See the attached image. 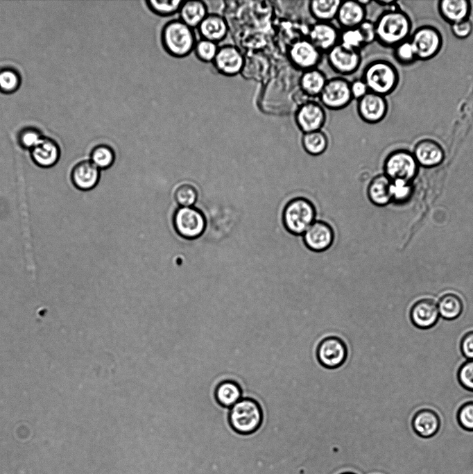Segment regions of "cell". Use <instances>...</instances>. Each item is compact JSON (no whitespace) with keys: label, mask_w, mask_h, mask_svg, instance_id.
<instances>
[{"label":"cell","mask_w":473,"mask_h":474,"mask_svg":"<svg viewBox=\"0 0 473 474\" xmlns=\"http://www.w3.org/2000/svg\"><path fill=\"white\" fill-rule=\"evenodd\" d=\"M375 24L376 40L384 46L394 48L410 37L411 20L399 8L384 11Z\"/></svg>","instance_id":"6da1fadb"},{"label":"cell","mask_w":473,"mask_h":474,"mask_svg":"<svg viewBox=\"0 0 473 474\" xmlns=\"http://www.w3.org/2000/svg\"><path fill=\"white\" fill-rule=\"evenodd\" d=\"M160 42L169 56L182 58L194 51L197 38L194 29L178 18L164 24L160 32Z\"/></svg>","instance_id":"7a4b0ae2"},{"label":"cell","mask_w":473,"mask_h":474,"mask_svg":"<svg viewBox=\"0 0 473 474\" xmlns=\"http://www.w3.org/2000/svg\"><path fill=\"white\" fill-rule=\"evenodd\" d=\"M262 422V408L253 398H242L229 409V425L239 434L248 435L255 432Z\"/></svg>","instance_id":"3957f363"},{"label":"cell","mask_w":473,"mask_h":474,"mask_svg":"<svg viewBox=\"0 0 473 474\" xmlns=\"http://www.w3.org/2000/svg\"><path fill=\"white\" fill-rule=\"evenodd\" d=\"M361 78L366 83L369 92L384 96L391 94L399 83V74L389 61L375 60L366 65Z\"/></svg>","instance_id":"277c9868"},{"label":"cell","mask_w":473,"mask_h":474,"mask_svg":"<svg viewBox=\"0 0 473 474\" xmlns=\"http://www.w3.org/2000/svg\"><path fill=\"white\" fill-rule=\"evenodd\" d=\"M316 211L309 199L297 197L289 201L282 211V223L292 235H301L315 221Z\"/></svg>","instance_id":"5b68a950"},{"label":"cell","mask_w":473,"mask_h":474,"mask_svg":"<svg viewBox=\"0 0 473 474\" xmlns=\"http://www.w3.org/2000/svg\"><path fill=\"white\" fill-rule=\"evenodd\" d=\"M350 81L343 76L328 78L318 96L319 102L330 110H340L347 107L354 100L350 92Z\"/></svg>","instance_id":"8992f818"},{"label":"cell","mask_w":473,"mask_h":474,"mask_svg":"<svg viewBox=\"0 0 473 474\" xmlns=\"http://www.w3.org/2000/svg\"><path fill=\"white\" fill-rule=\"evenodd\" d=\"M417 161L413 154L406 150L390 153L384 162L386 176L392 182L410 183L417 172Z\"/></svg>","instance_id":"52a82bcc"},{"label":"cell","mask_w":473,"mask_h":474,"mask_svg":"<svg viewBox=\"0 0 473 474\" xmlns=\"http://www.w3.org/2000/svg\"><path fill=\"white\" fill-rule=\"evenodd\" d=\"M409 40L412 43L417 60H427L435 57L441 50L442 37L440 32L431 26H422L415 29Z\"/></svg>","instance_id":"ba28073f"},{"label":"cell","mask_w":473,"mask_h":474,"mask_svg":"<svg viewBox=\"0 0 473 474\" xmlns=\"http://www.w3.org/2000/svg\"><path fill=\"white\" fill-rule=\"evenodd\" d=\"M173 223L179 235L190 239L200 237L206 226L203 214L192 206L177 209L173 214Z\"/></svg>","instance_id":"9c48e42d"},{"label":"cell","mask_w":473,"mask_h":474,"mask_svg":"<svg viewBox=\"0 0 473 474\" xmlns=\"http://www.w3.org/2000/svg\"><path fill=\"white\" fill-rule=\"evenodd\" d=\"M322 56L307 38L295 40L287 49V58L290 64L301 71L318 67Z\"/></svg>","instance_id":"30bf717a"},{"label":"cell","mask_w":473,"mask_h":474,"mask_svg":"<svg viewBox=\"0 0 473 474\" xmlns=\"http://www.w3.org/2000/svg\"><path fill=\"white\" fill-rule=\"evenodd\" d=\"M325 109L319 101L314 100L304 101L298 106L294 119L302 134L322 130L327 119Z\"/></svg>","instance_id":"8fae6325"},{"label":"cell","mask_w":473,"mask_h":474,"mask_svg":"<svg viewBox=\"0 0 473 474\" xmlns=\"http://www.w3.org/2000/svg\"><path fill=\"white\" fill-rule=\"evenodd\" d=\"M212 64L220 74L225 76H235L243 71L246 59L239 46L226 44L218 47Z\"/></svg>","instance_id":"7c38bea8"},{"label":"cell","mask_w":473,"mask_h":474,"mask_svg":"<svg viewBox=\"0 0 473 474\" xmlns=\"http://www.w3.org/2000/svg\"><path fill=\"white\" fill-rule=\"evenodd\" d=\"M325 55L331 69L340 76L345 77L354 74L362 62L361 51L347 50L339 44Z\"/></svg>","instance_id":"4fadbf2b"},{"label":"cell","mask_w":473,"mask_h":474,"mask_svg":"<svg viewBox=\"0 0 473 474\" xmlns=\"http://www.w3.org/2000/svg\"><path fill=\"white\" fill-rule=\"evenodd\" d=\"M347 349L345 342L336 337L323 339L316 349V357L325 368L334 369L342 366L346 361Z\"/></svg>","instance_id":"5bb4252c"},{"label":"cell","mask_w":473,"mask_h":474,"mask_svg":"<svg viewBox=\"0 0 473 474\" xmlns=\"http://www.w3.org/2000/svg\"><path fill=\"white\" fill-rule=\"evenodd\" d=\"M356 101L358 115L366 123L377 124L387 115L388 102L386 96L368 92Z\"/></svg>","instance_id":"9a60e30c"},{"label":"cell","mask_w":473,"mask_h":474,"mask_svg":"<svg viewBox=\"0 0 473 474\" xmlns=\"http://www.w3.org/2000/svg\"><path fill=\"white\" fill-rule=\"evenodd\" d=\"M340 32L332 22H316L309 28L307 39L324 55L339 43Z\"/></svg>","instance_id":"2e32d148"},{"label":"cell","mask_w":473,"mask_h":474,"mask_svg":"<svg viewBox=\"0 0 473 474\" xmlns=\"http://www.w3.org/2000/svg\"><path fill=\"white\" fill-rule=\"evenodd\" d=\"M334 240L333 228L322 221H315L303 234L305 246L314 252L327 250L332 245Z\"/></svg>","instance_id":"e0dca14e"},{"label":"cell","mask_w":473,"mask_h":474,"mask_svg":"<svg viewBox=\"0 0 473 474\" xmlns=\"http://www.w3.org/2000/svg\"><path fill=\"white\" fill-rule=\"evenodd\" d=\"M439 312L435 301L430 298L421 299L412 306L410 318L412 323L420 329L433 327L438 321Z\"/></svg>","instance_id":"ac0fdd59"},{"label":"cell","mask_w":473,"mask_h":474,"mask_svg":"<svg viewBox=\"0 0 473 474\" xmlns=\"http://www.w3.org/2000/svg\"><path fill=\"white\" fill-rule=\"evenodd\" d=\"M71 180L74 186L83 191L94 188L100 179V169L90 160L76 163L71 171Z\"/></svg>","instance_id":"d6986e66"},{"label":"cell","mask_w":473,"mask_h":474,"mask_svg":"<svg viewBox=\"0 0 473 474\" xmlns=\"http://www.w3.org/2000/svg\"><path fill=\"white\" fill-rule=\"evenodd\" d=\"M366 19V7L358 0L342 1L338 8L336 21L340 29L357 28Z\"/></svg>","instance_id":"ffe728a7"},{"label":"cell","mask_w":473,"mask_h":474,"mask_svg":"<svg viewBox=\"0 0 473 474\" xmlns=\"http://www.w3.org/2000/svg\"><path fill=\"white\" fill-rule=\"evenodd\" d=\"M197 29L201 38L218 44L227 37L230 31L225 17L217 13H208Z\"/></svg>","instance_id":"44dd1931"},{"label":"cell","mask_w":473,"mask_h":474,"mask_svg":"<svg viewBox=\"0 0 473 474\" xmlns=\"http://www.w3.org/2000/svg\"><path fill=\"white\" fill-rule=\"evenodd\" d=\"M33 162L40 167L50 168L59 160L60 150L52 139L43 137L40 142L31 150Z\"/></svg>","instance_id":"7402d4cb"},{"label":"cell","mask_w":473,"mask_h":474,"mask_svg":"<svg viewBox=\"0 0 473 474\" xmlns=\"http://www.w3.org/2000/svg\"><path fill=\"white\" fill-rule=\"evenodd\" d=\"M413 155L418 163L427 167L438 165L445 158L442 146L436 141L424 139L415 146Z\"/></svg>","instance_id":"603a6c76"},{"label":"cell","mask_w":473,"mask_h":474,"mask_svg":"<svg viewBox=\"0 0 473 474\" xmlns=\"http://www.w3.org/2000/svg\"><path fill=\"white\" fill-rule=\"evenodd\" d=\"M411 425L418 436L429 438L438 432L440 428V418L433 409H421L414 414Z\"/></svg>","instance_id":"cb8c5ba5"},{"label":"cell","mask_w":473,"mask_h":474,"mask_svg":"<svg viewBox=\"0 0 473 474\" xmlns=\"http://www.w3.org/2000/svg\"><path fill=\"white\" fill-rule=\"evenodd\" d=\"M438 8L441 17L452 25L469 19L472 6L468 0H441Z\"/></svg>","instance_id":"d4e9b609"},{"label":"cell","mask_w":473,"mask_h":474,"mask_svg":"<svg viewBox=\"0 0 473 474\" xmlns=\"http://www.w3.org/2000/svg\"><path fill=\"white\" fill-rule=\"evenodd\" d=\"M325 74L318 67L302 71L298 85L302 93L309 98H318L327 81Z\"/></svg>","instance_id":"484cf974"},{"label":"cell","mask_w":473,"mask_h":474,"mask_svg":"<svg viewBox=\"0 0 473 474\" xmlns=\"http://www.w3.org/2000/svg\"><path fill=\"white\" fill-rule=\"evenodd\" d=\"M205 1H183L179 12V19L195 29L208 15Z\"/></svg>","instance_id":"4316f807"},{"label":"cell","mask_w":473,"mask_h":474,"mask_svg":"<svg viewBox=\"0 0 473 474\" xmlns=\"http://www.w3.org/2000/svg\"><path fill=\"white\" fill-rule=\"evenodd\" d=\"M392 181L386 175L375 177L368 187V196L376 205L383 206L393 199Z\"/></svg>","instance_id":"83f0119b"},{"label":"cell","mask_w":473,"mask_h":474,"mask_svg":"<svg viewBox=\"0 0 473 474\" xmlns=\"http://www.w3.org/2000/svg\"><path fill=\"white\" fill-rule=\"evenodd\" d=\"M243 389L239 382L226 380L220 382L215 390L217 403L226 409L231 408L242 398Z\"/></svg>","instance_id":"f1b7e54d"},{"label":"cell","mask_w":473,"mask_h":474,"mask_svg":"<svg viewBox=\"0 0 473 474\" xmlns=\"http://www.w3.org/2000/svg\"><path fill=\"white\" fill-rule=\"evenodd\" d=\"M342 0H311L308 10L316 22H332L336 19Z\"/></svg>","instance_id":"f546056e"},{"label":"cell","mask_w":473,"mask_h":474,"mask_svg":"<svg viewBox=\"0 0 473 474\" xmlns=\"http://www.w3.org/2000/svg\"><path fill=\"white\" fill-rule=\"evenodd\" d=\"M304 150L309 155L322 154L327 149L329 139L322 130L303 133L301 139Z\"/></svg>","instance_id":"4dcf8cb0"},{"label":"cell","mask_w":473,"mask_h":474,"mask_svg":"<svg viewBox=\"0 0 473 474\" xmlns=\"http://www.w3.org/2000/svg\"><path fill=\"white\" fill-rule=\"evenodd\" d=\"M438 309L441 317L446 320H454L461 314L463 303L458 296L449 293L440 298Z\"/></svg>","instance_id":"1f68e13d"},{"label":"cell","mask_w":473,"mask_h":474,"mask_svg":"<svg viewBox=\"0 0 473 474\" xmlns=\"http://www.w3.org/2000/svg\"><path fill=\"white\" fill-rule=\"evenodd\" d=\"M89 160L99 169H105L114 163L115 153L110 146L101 144L92 149Z\"/></svg>","instance_id":"d6a6232c"},{"label":"cell","mask_w":473,"mask_h":474,"mask_svg":"<svg viewBox=\"0 0 473 474\" xmlns=\"http://www.w3.org/2000/svg\"><path fill=\"white\" fill-rule=\"evenodd\" d=\"M182 0H146V7L153 13L163 17L178 13Z\"/></svg>","instance_id":"836d02e7"},{"label":"cell","mask_w":473,"mask_h":474,"mask_svg":"<svg viewBox=\"0 0 473 474\" xmlns=\"http://www.w3.org/2000/svg\"><path fill=\"white\" fill-rule=\"evenodd\" d=\"M338 44L347 50L361 52L366 46L358 28L341 29Z\"/></svg>","instance_id":"e575fe53"},{"label":"cell","mask_w":473,"mask_h":474,"mask_svg":"<svg viewBox=\"0 0 473 474\" xmlns=\"http://www.w3.org/2000/svg\"><path fill=\"white\" fill-rule=\"evenodd\" d=\"M218 43L200 37L195 44L194 52L196 58L206 63L212 62L217 53Z\"/></svg>","instance_id":"d590c367"},{"label":"cell","mask_w":473,"mask_h":474,"mask_svg":"<svg viewBox=\"0 0 473 474\" xmlns=\"http://www.w3.org/2000/svg\"><path fill=\"white\" fill-rule=\"evenodd\" d=\"M21 78L18 72L12 68H3L0 70V91L3 93H12L19 87Z\"/></svg>","instance_id":"8d00e7d4"},{"label":"cell","mask_w":473,"mask_h":474,"mask_svg":"<svg viewBox=\"0 0 473 474\" xmlns=\"http://www.w3.org/2000/svg\"><path fill=\"white\" fill-rule=\"evenodd\" d=\"M198 196L196 188L189 183L180 185L174 192V198L180 207L192 206Z\"/></svg>","instance_id":"74e56055"},{"label":"cell","mask_w":473,"mask_h":474,"mask_svg":"<svg viewBox=\"0 0 473 474\" xmlns=\"http://www.w3.org/2000/svg\"><path fill=\"white\" fill-rule=\"evenodd\" d=\"M394 57L402 65H411L417 60L415 49L409 39L394 47Z\"/></svg>","instance_id":"f35d334b"},{"label":"cell","mask_w":473,"mask_h":474,"mask_svg":"<svg viewBox=\"0 0 473 474\" xmlns=\"http://www.w3.org/2000/svg\"><path fill=\"white\" fill-rule=\"evenodd\" d=\"M456 418L463 429L473 432V400L467 401L459 407Z\"/></svg>","instance_id":"ab89813d"},{"label":"cell","mask_w":473,"mask_h":474,"mask_svg":"<svg viewBox=\"0 0 473 474\" xmlns=\"http://www.w3.org/2000/svg\"><path fill=\"white\" fill-rule=\"evenodd\" d=\"M41 133L34 128H26L18 135V142L21 146L30 151L42 139Z\"/></svg>","instance_id":"60d3db41"},{"label":"cell","mask_w":473,"mask_h":474,"mask_svg":"<svg viewBox=\"0 0 473 474\" xmlns=\"http://www.w3.org/2000/svg\"><path fill=\"white\" fill-rule=\"evenodd\" d=\"M457 378L465 389L473 392V359H468L461 365Z\"/></svg>","instance_id":"b9f144b4"},{"label":"cell","mask_w":473,"mask_h":474,"mask_svg":"<svg viewBox=\"0 0 473 474\" xmlns=\"http://www.w3.org/2000/svg\"><path fill=\"white\" fill-rule=\"evenodd\" d=\"M363 37L365 46L369 45L376 41V29L375 22L365 19L357 27Z\"/></svg>","instance_id":"7bdbcfd3"},{"label":"cell","mask_w":473,"mask_h":474,"mask_svg":"<svg viewBox=\"0 0 473 474\" xmlns=\"http://www.w3.org/2000/svg\"><path fill=\"white\" fill-rule=\"evenodd\" d=\"M451 31L455 37L459 39H465L469 37L472 33L473 24L470 19H467L452 24Z\"/></svg>","instance_id":"ee69618b"},{"label":"cell","mask_w":473,"mask_h":474,"mask_svg":"<svg viewBox=\"0 0 473 474\" xmlns=\"http://www.w3.org/2000/svg\"><path fill=\"white\" fill-rule=\"evenodd\" d=\"M460 348L461 353L465 358L473 359V330L466 332L463 336Z\"/></svg>","instance_id":"f6af8a7d"},{"label":"cell","mask_w":473,"mask_h":474,"mask_svg":"<svg viewBox=\"0 0 473 474\" xmlns=\"http://www.w3.org/2000/svg\"><path fill=\"white\" fill-rule=\"evenodd\" d=\"M350 87L353 99L356 101L362 98L369 92L366 83L361 78H356L351 81Z\"/></svg>","instance_id":"bcb514c9"},{"label":"cell","mask_w":473,"mask_h":474,"mask_svg":"<svg viewBox=\"0 0 473 474\" xmlns=\"http://www.w3.org/2000/svg\"><path fill=\"white\" fill-rule=\"evenodd\" d=\"M393 198L396 200H403L410 194L411 189L409 183L404 182H392Z\"/></svg>","instance_id":"7dc6e473"},{"label":"cell","mask_w":473,"mask_h":474,"mask_svg":"<svg viewBox=\"0 0 473 474\" xmlns=\"http://www.w3.org/2000/svg\"><path fill=\"white\" fill-rule=\"evenodd\" d=\"M358 1L361 5L364 6L365 7L368 6L372 2L370 0H358Z\"/></svg>","instance_id":"c3c4849f"},{"label":"cell","mask_w":473,"mask_h":474,"mask_svg":"<svg viewBox=\"0 0 473 474\" xmlns=\"http://www.w3.org/2000/svg\"><path fill=\"white\" fill-rule=\"evenodd\" d=\"M343 474H354V473H343Z\"/></svg>","instance_id":"681fc988"}]
</instances>
